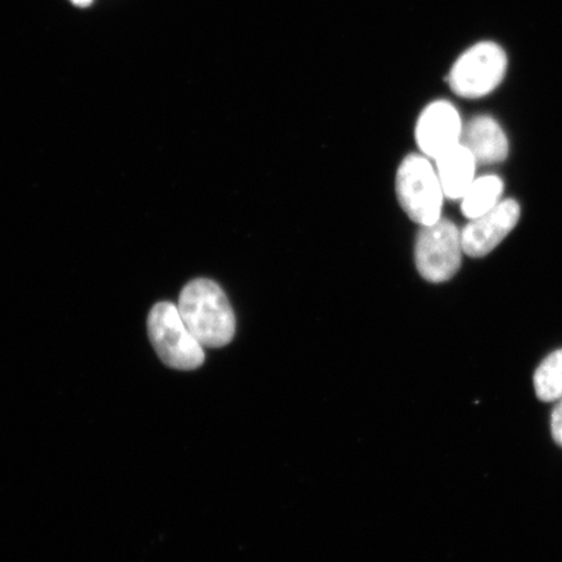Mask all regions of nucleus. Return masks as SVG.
Returning a JSON list of instances; mask_svg holds the SVG:
<instances>
[{
    "label": "nucleus",
    "instance_id": "7ed1b4c3",
    "mask_svg": "<svg viewBox=\"0 0 562 562\" xmlns=\"http://www.w3.org/2000/svg\"><path fill=\"white\" fill-rule=\"evenodd\" d=\"M153 348L166 367L193 371L205 362V351L182 321L178 306L172 302L154 305L147 318Z\"/></svg>",
    "mask_w": 562,
    "mask_h": 562
},
{
    "label": "nucleus",
    "instance_id": "0eeeda50",
    "mask_svg": "<svg viewBox=\"0 0 562 562\" xmlns=\"http://www.w3.org/2000/svg\"><path fill=\"white\" fill-rule=\"evenodd\" d=\"M519 215L517 201L504 200L488 213L469 221L461 231L463 252L472 258L490 255L515 229Z\"/></svg>",
    "mask_w": 562,
    "mask_h": 562
},
{
    "label": "nucleus",
    "instance_id": "f8f14e48",
    "mask_svg": "<svg viewBox=\"0 0 562 562\" xmlns=\"http://www.w3.org/2000/svg\"><path fill=\"white\" fill-rule=\"evenodd\" d=\"M551 428L554 441H557L559 446H562V402L554 407Z\"/></svg>",
    "mask_w": 562,
    "mask_h": 562
},
{
    "label": "nucleus",
    "instance_id": "ddd939ff",
    "mask_svg": "<svg viewBox=\"0 0 562 562\" xmlns=\"http://www.w3.org/2000/svg\"><path fill=\"white\" fill-rule=\"evenodd\" d=\"M72 2L80 7H88L91 3V0H72Z\"/></svg>",
    "mask_w": 562,
    "mask_h": 562
},
{
    "label": "nucleus",
    "instance_id": "423d86ee",
    "mask_svg": "<svg viewBox=\"0 0 562 562\" xmlns=\"http://www.w3.org/2000/svg\"><path fill=\"white\" fill-rule=\"evenodd\" d=\"M462 119L453 103L439 100L427 104L416 124V143L422 154L437 159L442 153L461 144Z\"/></svg>",
    "mask_w": 562,
    "mask_h": 562
},
{
    "label": "nucleus",
    "instance_id": "9b49d317",
    "mask_svg": "<svg viewBox=\"0 0 562 562\" xmlns=\"http://www.w3.org/2000/svg\"><path fill=\"white\" fill-rule=\"evenodd\" d=\"M533 385L539 400L557 402L562 397V349L553 351L539 364L533 375Z\"/></svg>",
    "mask_w": 562,
    "mask_h": 562
},
{
    "label": "nucleus",
    "instance_id": "1a4fd4ad",
    "mask_svg": "<svg viewBox=\"0 0 562 562\" xmlns=\"http://www.w3.org/2000/svg\"><path fill=\"white\" fill-rule=\"evenodd\" d=\"M476 166L477 161L472 151L462 144L453 146L435 159V168L446 199L459 201L465 195L475 180Z\"/></svg>",
    "mask_w": 562,
    "mask_h": 562
},
{
    "label": "nucleus",
    "instance_id": "20e7f679",
    "mask_svg": "<svg viewBox=\"0 0 562 562\" xmlns=\"http://www.w3.org/2000/svg\"><path fill=\"white\" fill-rule=\"evenodd\" d=\"M508 58L495 42H480L456 60L448 76L454 94L477 100L492 93L507 74Z\"/></svg>",
    "mask_w": 562,
    "mask_h": 562
},
{
    "label": "nucleus",
    "instance_id": "f257e3e1",
    "mask_svg": "<svg viewBox=\"0 0 562 562\" xmlns=\"http://www.w3.org/2000/svg\"><path fill=\"white\" fill-rule=\"evenodd\" d=\"M189 331L202 347L223 348L234 340L236 318L226 293L213 280L195 279L184 286L178 302Z\"/></svg>",
    "mask_w": 562,
    "mask_h": 562
},
{
    "label": "nucleus",
    "instance_id": "9d476101",
    "mask_svg": "<svg viewBox=\"0 0 562 562\" xmlns=\"http://www.w3.org/2000/svg\"><path fill=\"white\" fill-rule=\"evenodd\" d=\"M504 192V182L496 175H484L475 178L465 195L461 199V211L469 221L480 217L494 209Z\"/></svg>",
    "mask_w": 562,
    "mask_h": 562
},
{
    "label": "nucleus",
    "instance_id": "f03ea898",
    "mask_svg": "<svg viewBox=\"0 0 562 562\" xmlns=\"http://www.w3.org/2000/svg\"><path fill=\"white\" fill-rule=\"evenodd\" d=\"M396 194L405 214L420 227L441 220L442 192L437 168L424 154H409L396 173Z\"/></svg>",
    "mask_w": 562,
    "mask_h": 562
},
{
    "label": "nucleus",
    "instance_id": "39448f33",
    "mask_svg": "<svg viewBox=\"0 0 562 562\" xmlns=\"http://www.w3.org/2000/svg\"><path fill=\"white\" fill-rule=\"evenodd\" d=\"M461 231L449 220L420 227L414 257L419 276L430 283H445L460 270L462 262Z\"/></svg>",
    "mask_w": 562,
    "mask_h": 562
},
{
    "label": "nucleus",
    "instance_id": "6e6552de",
    "mask_svg": "<svg viewBox=\"0 0 562 562\" xmlns=\"http://www.w3.org/2000/svg\"><path fill=\"white\" fill-rule=\"evenodd\" d=\"M461 144L472 151L477 165L501 164L509 153L507 135L491 116H476L463 125Z\"/></svg>",
    "mask_w": 562,
    "mask_h": 562
}]
</instances>
